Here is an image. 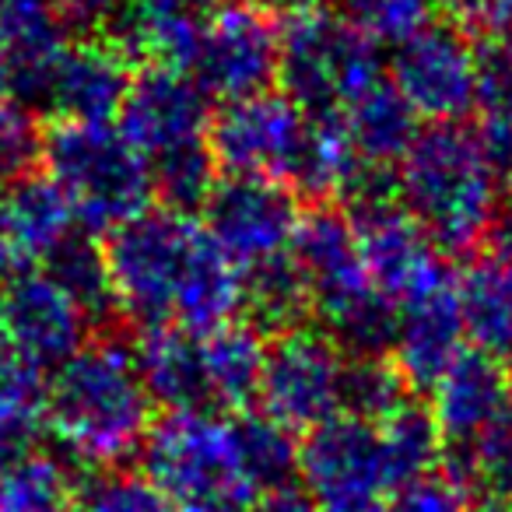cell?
I'll use <instances>...</instances> for the list:
<instances>
[{
  "mask_svg": "<svg viewBox=\"0 0 512 512\" xmlns=\"http://www.w3.org/2000/svg\"><path fill=\"white\" fill-rule=\"evenodd\" d=\"M116 313L144 334L165 327L218 330L242 309V274L193 214L144 211L106 242Z\"/></svg>",
  "mask_w": 512,
  "mask_h": 512,
  "instance_id": "6da1fadb",
  "label": "cell"
},
{
  "mask_svg": "<svg viewBox=\"0 0 512 512\" xmlns=\"http://www.w3.org/2000/svg\"><path fill=\"white\" fill-rule=\"evenodd\" d=\"M151 393L134 348L120 341H88L53 369L46 386V428L71 460L116 470L141 453L151 432Z\"/></svg>",
  "mask_w": 512,
  "mask_h": 512,
  "instance_id": "7a4b0ae2",
  "label": "cell"
},
{
  "mask_svg": "<svg viewBox=\"0 0 512 512\" xmlns=\"http://www.w3.org/2000/svg\"><path fill=\"white\" fill-rule=\"evenodd\" d=\"M498 176L481 134L432 123L400 162L397 200L446 256L470 253L498 221Z\"/></svg>",
  "mask_w": 512,
  "mask_h": 512,
  "instance_id": "3957f363",
  "label": "cell"
},
{
  "mask_svg": "<svg viewBox=\"0 0 512 512\" xmlns=\"http://www.w3.org/2000/svg\"><path fill=\"white\" fill-rule=\"evenodd\" d=\"M211 123V95L186 71L144 67L134 74L116 127L148 162L155 193L169 211H204L218 183Z\"/></svg>",
  "mask_w": 512,
  "mask_h": 512,
  "instance_id": "277c9868",
  "label": "cell"
},
{
  "mask_svg": "<svg viewBox=\"0 0 512 512\" xmlns=\"http://www.w3.org/2000/svg\"><path fill=\"white\" fill-rule=\"evenodd\" d=\"M295 264L309 285V306L320 330L351 358L393 351L397 306L369 278L358 253L355 221L334 207H316L302 218L292 246Z\"/></svg>",
  "mask_w": 512,
  "mask_h": 512,
  "instance_id": "5b68a950",
  "label": "cell"
},
{
  "mask_svg": "<svg viewBox=\"0 0 512 512\" xmlns=\"http://www.w3.org/2000/svg\"><path fill=\"white\" fill-rule=\"evenodd\" d=\"M141 470L176 512H253L264 498L249 484L235 414L172 411L151 425Z\"/></svg>",
  "mask_w": 512,
  "mask_h": 512,
  "instance_id": "8992f818",
  "label": "cell"
},
{
  "mask_svg": "<svg viewBox=\"0 0 512 512\" xmlns=\"http://www.w3.org/2000/svg\"><path fill=\"white\" fill-rule=\"evenodd\" d=\"M39 165L85 232H109L151 211L155 179L116 123H57Z\"/></svg>",
  "mask_w": 512,
  "mask_h": 512,
  "instance_id": "52a82bcc",
  "label": "cell"
},
{
  "mask_svg": "<svg viewBox=\"0 0 512 512\" xmlns=\"http://www.w3.org/2000/svg\"><path fill=\"white\" fill-rule=\"evenodd\" d=\"M285 95L309 116H344L383 85V50L348 18L309 15L281 32Z\"/></svg>",
  "mask_w": 512,
  "mask_h": 512,
  "instance_id": "ba28073f",
  "label": "cell"
},
{
  "mask_svg": "<svg viewBox=\"0 0 512 512\" xmlns=\"http://www.w3.org/2000/svg\"><path fill=\"white\" fill-rule=\"evenodd\" d=\"M313 116L285 92H264L228 102L211 123V155L218 172L299 186L306 169Z\"/></svg>",
  "mask_w": 512,
  "mask_h": 512,
  "instance_id": "9c48e42d",
  "label": "cell"
},
{
  "mask_svg": "<svg viewBox=\"0 0 512 512\" xmlns=\"http://www.w3.org/2000/svg\"><path fill=\"white\" fill-rule=\"evenodd\" d=\"M299 477L320 509L344 502H386L404 491L383 421L351 414L306 435L299 446Z\"/></svg>",
  "mask_w": 512,
  "mask_h": 512,
  "instance_id": "30bf717a",
  "label": "cell"
},
{
  "mask_svg": "<svg viewBox=\"0 0 512 512\" xmlns=\"http://www.w3.org/2000/svg\"><path fill=\"white\" fill-rule=\"evenodd\" d=\"M351 355L323 330H292L267 348L260 404L292 432H313L344 414Z\"/></svg>",
  "mask_w": 512,
  "mask_h": 512,
  "instance_id": "8fae6325",
  "label": "cell"
},
{
  "mask_svg": "<svg viewBox=\"0 0 512 512\" xmlns=\"http://www.w3.org/2000/svg\"><path fill=\"white\" fill-rule=\"evenodd\" d=\"M302 218L299 193L271 179L221 176L204 204L207 232L239 274L292 253Z\"/></svg>",
  "mask_w": 512,
  "mask_h": 512,
  "instance_id": "7c38bea8",
  "label": "cell"
},
{
  "mask_svg": "<svg viewBox=\"0 0 512 512\" xmlns=\"http://www.w3.org/2000/svg\"><path fill=\"white\" fill-rule=\"evenodd\" d=\"M278 71L281 29L274 25V15L260 11L256 4H228L200 39V50L186 74L211 99L228 106L271 92Z\"/></svg>",
  "mask_w": 512,
  "mask_h": 512,
  "instance_id": "4fadbf2b",
  "label": "cell"
},
{
  "mask_svg": "<svg viewBox=\"0 0 512 512\" xmlns=\"http://www.w3.org/2000/svg\"><path fill=\"white\" fill-rule=\"evenodd\" d=\"M92 316L50 271L11 278L0 288V334L8 355L36 365L60 369L88 344Z\"/></svg>",
  "mask_w": 512,
  "mask_h": 512,
  "instance_id": "5bb4252c",
  "label": "cell"
},
{
  "mask_svg": "<svg viewBox=\"0 0 512 512\" xmlns=\"http://www.w3.org/2000/svg\"><path fill=\"white\" fill-rule=\"evenodd\" d=\"M390 74L421 120L460 123L477 109V46L456 25L432 22L397 46Z\"/></svg>",
  "mask_w": 512,
  "mask_h": 512,
  "instance_id": "9a60e30c",
  "label": "cell"
},
{
  "mask_svg": "<svg viewBox=\"0 0 512 512\" xmlns=\"http://www.w3.org/2000/svg\"><path fill=\"white\" fill-rule=\"evenodd\" d=\"M351 221L365 271L397 309L453 281L442 264V249L421 232L397 197L351 207Z\"/></svg>",
  "mask_w": 512,
  "mask_h": 512,
  "instance_id": "2e32d148",
  "label": "cell"
},
{
  "mask_svg": "<svg viewBox=\"0 0 512 512\" xmlns=\"http://www.w3.org/2000/svg\"><path fill=\"white\" fill-rule=\"evenodd\" d=\"M78 235L64 193L46 172H25L0 186V278L43 271Z\"/></svg>",
  "mask_w": 512,
  "mask_h": 512,
  "instance_id": "e0dca14e",
  "label": "cell"
},
{
  "mask_svg": "<svg viewBox=\"0 0 512 512\" xmlns=\"http://www.w3.org/2000/svg\"><path fill=\"white\" fill-rule=\"evenodd\" d=\"M228 4L232 0H127L109 22V43L127 60L190 71L200 39Z\"/></svg>",
  "mask_w": 512,
  "mask_h": 512,
  "instance_id": "ac0fdd59",
  "label": "cell"
},
{
  "mask_svg": "<svg viewBox=\"0 0 512 512\" xmlns=\"http://www.w3.org/2000/svg\"><path fill=\"white\" fill-rule=\"evenodd\" d=\"M130 85V64L113 43H71L39 102L57 113V123H113Z\"/></svg>",
  "mask_w": 512,
  "mask_h": 512,
  "instance_id": "d6986e66",
  "label": "cell"
},
{
  "mask_svg": "<svg viewBox=\"0 0 512 512\" xmlns=\"http://www.w3.org/2000/svg\"><path fill=\"white\" fill-rule=\"evenodd\" d=\"M141 365L144 386L151 400L165 411H214L221 414L218 386H214V365L207 334L183 327H165L141 334L134 348Z\"/></svg>",
  "mask_w": 512,
  "mask_h": 512,
  "instance_id": "ffe728a7",
  "label": "cell"
},
{
  "mask_svg": "<svg viewBox=\"0 0 512 512\" xmlns=\"http://www.w3.org/2000/svg\"><path fill=\"white\" fill-rule=\"evenodd\" d=\"M463 313L456 278L421 299L397 309V341H393V365L404 372L411 390H432L442 372L463 355Z\"/></svg>",
  "mask_w": 512,
  "mask_h": 512,
  "instance_id": "44dd1931",
  "label": "cell"
},
{
  "mask_svg": "<svg viewBox=\"0 0 512 512\" xmlns=\"http://www.w3.org/2000/svg\"><path fill=\"white\" fill-rule=\"evenodd\" d=\"M512 404L505 362L484 351H463L432 386V418L446 446H467Z\"/></svg>",
  "mask_w": 512,
  "mask_h": 512,
  "instance_id": "7402d4cb",
  "label": "cell"
},
{
  "mask_svg": "<svg viewBox=\"0 0 512 512\" xmlns=\"http://www.w3.org/2000/svg\"><path fill=\"white\" fill-rule=\"evenodd\" d=\"M467 341L477 351L509 362L512 358V256H484L456 281Z\"/></svg>",
  "mask_w": 512,
  "mask_h": 512,
  "instance_id": "603a6c76",
  "label": "cell"
},
{
  "mask_svg": "<svg viewBox=\"0 0 512 512\" xmlns=\"http://www.w3.org/2000/svg\"><path fill=\"white\" fill-rule=\"evenodd\" d=\"M446 481L481 509L512 512V404L467 446H446Z\"/></svg>",
  "mask_w": 512,
  "mask_h": 512,
  "instance_id": "cb8c5ba5",
  "label": "cell"
},
{
  "mask_svg": "<svg viewBox=\"0 0 512 512\" xmlns=\"http://www.w3.org/2000/svg\"><path fill=\"white\" fill-rule=\"evenodd\" d=\"M341 120L358 158L365 165H376V169H393V165L404 162L407 151L418 141V134L425 130L418 123L421 116L393 88V81L390 85L383 81L376 92H369L358 106H351Z\"/></svg>",
  "mask_w": 512,
  "mask_h": 512,
  "instance_id": "d4e9b609",
  "label": "cell"
},
{
  "mask_svg": "<svg viewBox=\"0 0 512 512\" xmlns=\"http://www.w3.org/2000/svg\"><path fill=\"white\" fill-rule=\"evenodd\" d=\"M46 386L43 369L0 355V467L36 453L46 432Z\"/></svg>",
  "mask_w": 512,
  "mask_h": 512,
  "instance_id": "484cf974",
  "label": "cell"
},
{
  "mask_svg": "<svg viewBox=\"0 0 512 512\" xmlns=\"http://www.w3.org/2000/svg\"><path fill=\"white\" fill-rule=\"evenodd\" d=\"M242 309L249 313V327L260 334L267 330L281 337L302 327L313 306H309V285L292 253L242 274Z\"/></svg>",
  "mask_w": 512,
  "mask_h": 512,
  "instance_id": "4316f807",
  "label": "cell"
},
{
  "mask_svg": "<svg viewBox=\"0 0 512 512\" xmlns=\"http://www.w3.org/2000/svg\"><path fill=\"white\" fill-rule=\"evenodd\" d=\"M74 484L60 460L29 453L0 467V512H71Z\"/></svg>",
  "mask_w": 512,
  "mask_h": 512,
  "instance_id": "83f0119b",
  "label": "cell"
},
{
  "mask_svg": "<svg viewBox=\"0 0 512 512\" xmlns=\"http://www.w3.org/2000/svg\"><path fill=\"white\" fill-rule=\"evenodd\" d=\"M43 271H50L53 278L85 306V313L92 316V320H102V316L116 309L106 253H102L95 242H88L85 235H74Z\"/></svg>",
  "mask_w": 512,
  "mask_h": 512,
  "instance_id": "f1b7e54d",
  "label": "cell"
},
{
  "mask_svg": "<svg viewBox=\"0 0 512 512\" xmlns=\"http://www.w3.org/2000/svg\"><path fill=\"white\" fill-rule=\"evenodd\" d=\"M407 379L386 355L351 358L348 379H344V414L365 421H386L407 407Z\"/></svg>",
  "mask_w": 512,
  "mask_h": 512,
  "instance_id": "f546056e",
  "label": "cell"
},
{
  "mask_svg": "<svg viewBox=\"0 0 512 512\" xmlns=\"http://www.w3.org/2000/svg\"><path fill=\"white\" fill-rule=\"evenodd\" d=\"M341 8L379 50H397L435 22V0H341Z\"/></svg>",
  "mask_w": 512,
  "mask_h": 512,
  "instance_id": "4dcf8cb0",
  "label": "cell"
},
{
  "mask_svg": "<svg viewBox=\"0 0 512 512\" xmlns=\"http://www.w3.org/2000/svg\"><path fill=\"white\" fill-rule=\"evenodd\" d=\"M78 512H176V505L137 470H102L81 488Z\"/></svg>",
  "mask_w": 512,
  "mask_h": 512,
  "instance_id": "1f68e13d",
  "label": "cell"
},
{
  "mask_svg": "<svg viewBox=\"0 0 512 512\" xmlns=\"http://www.w3.org/2000/svg\"><path fill=\"white\" fill-rule=\"evenodd\" d=\"M477 113L481 123H512V39L477 43Z\"/></svg>",
  "mask_w": 512,
  "mask_h": 512,
  "instance_id": "d6a6232c",
  "label": "cell"
},
{
  "mask_svg": "<svg viewBox=\"0 0 512 512\" xmlns=\"http://www.w3.org/2000/svg\"><path fill=\"white\" fill-rule=\"evenodd\" d=\"M467 498L446 477H425L386 502V512H463Z\"/></svg>",
  "mask_w": 512,
  "mask_h": 512,
  "instance_id": "836d02e7",
  "label": "cell"
},
{
  "mask_svg": "<svg viewBox=\"0 0 512 512\" xmlns=\"http://www.w3.org/2000/svg\"><path fill=\"white\" fill-rule=\"evenodd\" d=\"M453 11L463 32H474L477 43L512 39V0H456Z\"/></svg>",
  "mask_w": 512,
  "mask_h": 512,
  "instance_id": "e575fe53",
  "label": "cell"
},
{
  "mask_svg": "<svg viewBox=\"0 0 512 512\" xmlns=\"http://www.w3.org/2000/svg\"><path fill=\"white\" fill-rule=\"evenodd\" d=\"M481 141L488 148V158L495 162L502 183L512 190V123H481Z\"/></svg>",
  "mask_w": 512,
  "mask_h": 512,
  "instance_id": "d590c367",
  "label": "cell"
},
{
  "mask_svg": "<svg viewBox=\"0 0 512 512\" xmlns=\"http://www.w3.org/2000/svg\"><path fill=\"white\" fill-rule=\"evenodd\" d=\"M60 11L67 15V22L78 25H92V22H113L116 11L127 4V0H57Z\"/></svg>",
  "mask_w": 512,
  "mask_h": 512,
  "instance_id": "8d00e7d4",
  "label": "cell"
},
{
  "mask_svg": "<svg viewBox=\"0 0 512 512\" xmlns=\"http://www.w3.org/2000/svg\"><path fill=\"white\" fill-rule=\"evenodd\" d=\"M253 512H323V509H320V502L309 495V491L285 488V491H274V495H267Z\"/></svg>",
  "mask_w": 512,
  "mask_h": 512,
  "instance_id": "74e56055",
  "label": "cell"
},
{
  "mask_svg": "<svg viewBox=\"0 0 512 512\" xmlns=\"http://www.w3.org/2000/svg\"><path fill=\"white\" fill-rule=\"evenodd\" d=\"M267 15H285V18H309V15H323L330 4H341V0H249Z\"/></svg>",
  "mask_w": 512,
  "mask_h": 512,
  "instance_id": "f35d334b",
  "label": "cell"
},
{
  "mask_svg": "<svg viewBox=\"0 0 512 512\" xmlns=\"http://www.w3.org/2000/svg\"><path fill=\"white\" fill-rule=\"evenodd\" d=\"M11 95L15 92V67H11L8 53H4V46H0V102H11Z\"/></svg>",
  "mask_w": 512,
  "mask_h": 512,
  "instance_id": "ab89813d",
  "label": "cell"
},
{
  "mask_svg": "<svg viewBox=\"0 0 512 512\" xmlns=\"http://www.w3.org/2000/svg\"><path fill=\"white\" fill-rule=\"evenodd\" d=\"M442 4H449V8H453V4H456V0H442Z\"/></svg>",
  "mask_w": 512,
  "mask_h": 512,
  "instance_id": "60d3db41",
  "label": "cell"
},
{
  "mask_svg": "<svg viewBox=\"0 0 512 512\" xmlns=\"http://www.w3.org/2000/svg\"><path fill=\"white\" fill-rule=\"evenodd\" d=\"M481 512H505V509H481Z\"/></svg>",
  "mask_w": 512,
  "mask_h": 512,
  "instance_id": "b9f144b4",
  "label": "cell"
},
{
  "mask_svg": "<svg viewBox=\"0 0 512 512\" xmlns=\"http://www.w3.org/2000/svg\"><path fill=\"white\" fill-rule=\"evenodd\" d=\"M0 344H4V334H0Z\"/></svg>",
  "mask_w": 512,
  "mask_h": 512,
  "instance_id": "7bdbcfd3",
  "label": "cell"
},
{
  "mask_svg": "<svg viewBox=\"0 0 512 512\" xmlns=\"http://www.w3.org/2000/svg\"><path fill=\"white\" fill-rule=\"evenodd\" d=\"M0 186H4V179H0Z\"/></svg>",
  "mask_w": 512,
  "mask_h": 512,
  "instance_id": "ee69618b",
  "label": "cell"
}]
</instances>
